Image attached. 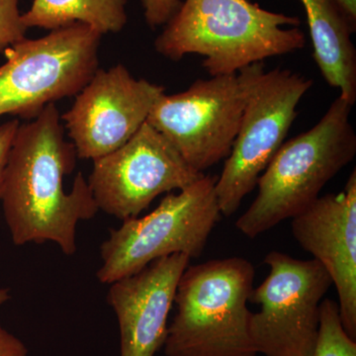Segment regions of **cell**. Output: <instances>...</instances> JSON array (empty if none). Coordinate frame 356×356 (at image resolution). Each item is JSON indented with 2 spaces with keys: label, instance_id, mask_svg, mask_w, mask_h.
<instances>
[{
  "label": "cell",
  "instance_id": "obj_1",
  "mask_svg": "<svg viewBox=\"0 0 356 356\" xmlns=\"http://www.w3.org/2000/svg\"><path fill=\"white\" fill-rule=\"evenodd\" d=\"M76 158L55 104L20 124L0 199L14 245L51 242L65 255L76 254L77 225L99 211L83 173H77L72 189L65 191L64 179L76 168Z\"/></svg>",
  "mask_w": 356,
  "mask_h": 356
},
{
  "label": "cell",
  "instance_id": "obj_2",
  "mask_svg": "<svg viewBox=\"0 0 356 356\" xmlns=\"http://www.w3.org/2000/svg\"><path fill=\"white\" fill-rule=\"evenodd\" d=\"M300 19L248 0H185L154 42L172 60L196 54L211 76L238 74L267 58L305 46Z\"/></svg>",
  "mask_w": 356,
  "mask_h": 356
},
{
  "label": "cell",
  "instance_id": "obj_3",
  "mask_svg": "<svg viewBox=\"0 0 356 356\" xmlns=\"http://www.w3.org/2000/svg\"><path fill=\"white\" fill-rule=\"evenodd\" d=\"M353 106L339 96L313 128L283 143L257 180V198L236 220L241 233L254 238L297 216L353 161Z\"/></svg>",
  "mask_w": 356,
  "mask_h": 356
},
{
  "label": "cell",
  "instance_id": "obj_4",
  "mask_svg": "<svg viewBox=\"0 0 356 356\" xmlns=\"http://www.w3.org/2000/svg\"><path fill=\"white\" fill-rule=\"evenodd\" d=\"M254 268L242 257L188 266L178 282L166 356H257L248 303Z\"/></svg>",
  "mask_w": 356,
  "mask_h": 356
},
{
  "label": "cell",
  "instance_id": "obj_5",
  "mask_svg": "<svg viewBox=\"0 0 356 356\" xmlns=\"http://www.w3.org/2000/svg\"><path fill=\"white\" fill-rule=\"evenodd\" d=\"M245 106L231 153L215 191L222 215L232 216L257 187L296 119L300 100L313 81L289 70L266 72L264 62L238 72Z\"/></svg>",
  "mask_w": 356,
  "mask_h": 356
},
{
  "label": "cell",
  "instance_id": "obj_6",
  "mask_svg": "<svg viewBox=\"0 0 356 356\" xmlns=\"http://www.w3.org/2000/svg\"><path fill=\"white\" fill-rule=\"evenodd\" d=\"M217 178L203 175L177 194H168L146 216L131 218L110 229L100 247L99 282L111 284L168 255L200 257L222 216Z\"/></svg>",
  "mask_w": 356,
  "mask_h": 356
},
{
  "label": "cell",
  "instance_id": "obj_7",
  "mask_svg": "<svg viewBox=\"0 0 356 356\" xmlns=\"http://www.w3.org/2000/svg\"><path fill=\"white\" fill-rule=\"evenodd\" d=\"M102 37L74 23L7 48L0 65V117L33 120L49 104L79 95L98 70Z\"/></svg>",
  "mask_w": 356,
  "mask_h": 356
},
{
  "label": "cell",
  "instance_id": "obj_8",
  "mask_svg": "<svg viewBox=\"0 0 356 356\" xmlns=\"http://www.w3.org/2000/svg\"><path fill=\"white\" fill-rule=\"evenodd\" d=\"M268 276L250 294L261 305L250 314V334L257 355L312 356L317 343L320 307L332 285L316 259L302 261L280 252L264 259Z\"/></svg>",
  "mask_w": 356,
  "mask_h": 356
},
{
  "label": "cell",
  "instance_id": "obj_9",
  "mask_svg": "<svg viewBox=\"0 0 356 356\" xmlns=\"http://www.w3.org/2000/svg\"><path fill=\"white\" fill-rule=\"evenodd\" d=\"M245 95L238 74L197 79L187 90L154 103L147 123L197 172L231 153L242 121Z\"/></svg>",
  "mask_w": 356,
  "mask_h": 356
},
{
  "label": "cell",
  "instance_id": "obj_10",
  "mask_svg": "<svg viewBox=\"0 0 356 356\" xmlns=\"http://www.w3.org/2000/svg\"><path fill=\"white\" fill-rule=\"evenodd\" d=\"M203 175L146 122L123 146L93 161L88 182L98 209L125 221L161 194L182 191Z\"/></svg>",
  "mask_w": 356,
  "mask_h": 356
},
{
  "label": "cell",
  "instance_id": "obj_11",
  "mask_svg": "<svg viewBox=\"0 0 356 356\" xmlns=\"http://www.w3.org/2000/svg\"><path fill=\"white\" fill-rule=\"evenodd\" d=\"M163 86L135 79L122 64L96 70L60 116L77 158L95 159L123 146L147 122Z\"/></svg>",
  "mask_w": 356,
  "mask_h": 356
},
{
  "label": "cell",
  "instance_id": "obj_12",
  "mask_svg": "<svg viewBox=\"0 0 356 356\" xmlns=\"http://www.w3.org/2000/svg\"><path fill=\"white\" fill-rule=\"evenodd\" d=\"M292 233L331 276L344 331L356 341V172L343 191L318 197L292 218Z\"/></svg>",
  "mask_w": 356,
  "mask_h": 356
},
{
  "label": "cell",
  "instance_id": "obj_13",
  "mask_svg": "<svg viewBox=\"0 0 356 356\" xmlns=\"http://www.w3.org/2000/svg\"><path fill=\"white\" fill-rule=\"evenodd\" d=\"M191 257L175 254L114 281L107 301L118 321L120 356H154L165 344L178 282Z\"/></svg>",
  "mask_w": 356,
  "mask_h": 356
},
{
  "label": "cell",
  "instance_id": "obj_14",
  "mask_svg": "<svg viewBox=\"0 0 356 356\" xmlns=\"http://www.w3.org/2000/svg\"><path fill=\"white\" fill-rule=\"evenodd\" d=\"M305 8L313 57L327 84L341 90V97L356 100V51L351 41L355 25L334 0H301Z\"/></svg>",
  "mask_w": 356,
  "mask_h": 356
},
{
  "label": "cell",
  "instance_id": "obj_15",
  "mask_svg": "<svg viewBox=\"0 0 356 356\" xmlns=\"http://www.w3.org/2000/svg\"><path fill=\"white\" fill-rule=\"evenodd\" d=\"M127 0H34L22 14L26 27L55 30L83 23L104 35L118 33L127 24Z\"/></svg>",
  "mask_w": 356,
  "mask_h": 356
},
{
  "label": "cell",
  "instance_id": "obj_16",
  "mask_svg": "<svg viewBox=\"0 0 356 356\" xmlns=\"http://www.w3.org/2000/svg\"><path fill=\"white\" fill-rule=\"evenodd\" d=\"M312 356H356V341L344 331L337 302L323 300L317 343Z\"/></svg>",
  "mask_w": 356,
  "mask_h": 356
},
{
  "label": "cell",
  "instance_id": "obj_17",
  "mask_svg": "<svg viewBox=\"0 0 356 356\" xmlns=\"http://www.w3.org/2000/svg\"><path fill=\"white\" fill-rule=\"evenodd\" d=\"M26 27L19 0H0V53L26 38Z\"/></svg>",
  "mask_w": 356,
  "mask_h": 356
},
{
  "label": "cell",
  "instance_id": "obj_18",
  "mask_svg": "<svg viewBox=\"0 0 356 356\" xmlns=\"http://www.w3.org/2000/svg\"><path fill=\"white\" fill-rule=\"evenodd\" d=\"M181 4L180 0H143L147 24L152 29L165 25Z\"/></svg>",
  "mask_w": 356,
  "mask_h": 356
},
{
  "label": "cell",
  "instance_id": "obj_19",
  "mask_svg": "<svg viewBox=\"0 0 356 356\" xmlns=\"http://www.w3.org/2000/svg\"><path fill=\"white\" fill-rule=\"evenodd\" d=\"M19 125V120L17 119H13V120L7 121L0 125V199H1L2 191H3L4 177H6L9 152H10L14 137H15Z\"/></svg>",
  "mask_w": 356,
  "mask_h": 356
},
{
  "label": "cell",
  "instance_id": "obj_20",
  "mask_svg": "<svg viewBox=\"0 0 356 356\" xmlns=\"http://www.w3.org/2000/svg\"><path fill=\"white\" fill-rule=\"evenodd\" d=\"M0 356H28L24 343L0 324Z\"/></svg>",
  "mask_w": 356,
  "mask_h": 356
},
{
  "label": "cell",
  "instance_id": "obj_21",
  "mask_svg": "<svg viewBox=\"0 0 356 356\" xmlns=\"http://www.w3.org/2000/svg\"><path fill=\"white\" fill-rule=\"evenodd\" d=\"M353 25L356 24V0H334Z\"/></svg>",
  "mask_w": 356,
  "mask_h": 356
},
{
  "label": "cell",
  "instance_id": "obj_22",
  "mask_svg": "<svg viewBox=\"0 0 356 356\" xmlns=\"http://www.w3.org/2000/svg\"><path fill=\"white\" fill-rule=\"evenodd\" d=\"M10 291L7 288H0V306L6 304L10 300Z\"/></svg>",
  "mask_w": 356,
  "mask_h": 356
}]
</instances>
